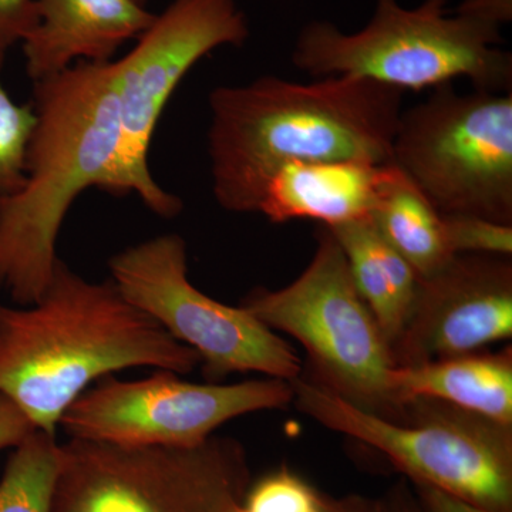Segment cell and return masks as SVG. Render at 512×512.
Listing matches in <instances>:
<instances>
[{"mask_svg": "<svg viewBox=\"0 0 512 512\" xmlns=\"http://www.w3.org/2000/svg\"><path fill=\"white\" fill-rule=\"evenodd\" d=\"M200 366L195 350L126 301L111 279L87 281L62 259L39 301L0 303V394L36 430L56 434L67 407L101 377L131 367L184 376Z\"/></svg>", "mask_w": 512, "mask_h": 512, "instance_id": "1", "label": "cell"}, {"mask_svg": "<svg viewBox=\"0 0 512 512\" xmlns=\"http://www.w3.org/2000/svg\"><path fill=\"white\" fill-rule=\"evenodd\" d=\"M402 100L399 90L349 76L217 87L208 131L215 200L227 211L255 212L262 181L288 161L392 164Z\"/></svg>", "mask_w": 512, "mask_h": 512, "instance_id": "2", "label": "cell"}, {"mask_svg": "<svg viewBox=\"0 0 512 512\" xmlns=\"http://www.w3.org/2000/svg\"><path fill=\"white\" fill-rule=\"evenodd\" d=\"M36 127L20 190L0 197V292L39 301L64 218L89 188L109 190L120 141L113 62H77L35 83Z\"/></svg>", "mask_w": 512, "mask_h": 512, "instance_id": "3", "label": "cell"}, {"mask_svg": "<svg viewBox=\"0 0 512 512\" xmlns=\"http://www.w3.org/2000/svg\"><path fill=\"white\" fill-rule=\"evenodd\" d=\"M447 2L424 0L409 9L399 0H375L369 23L353 33L312 20L296 37L292 63L316 79L357 77L402 93L457 79L485 92H511L512 55L500 47L501 30L450 13Z\"/></svg>", "mask_w": 512, "mask_h": 512, "instance_id": "4", "label": "cell"}, {"mask_svg": "<svg viewBox=\"0 0 512 512\" xmlns=\"http://www.w3.org/2000/svg\"><path fill=\"white\" fill-rule=\"evenodd\" d=\"M299 412L375 448L410 483L431 485L470 503L512 512V426L453 404L414 397L390 421L302 375L289 380Z\"/></svg>", "mask_w": 512, "mask_h": 512, "instance_id": "5", "label": "cell"}, {"mask_svg": "<svg viewBox=\"0 0 512 512\" xmlns=\"http://www.w3.org/2000/svg\"><path fill=\"white\" fill-rule=\"evenodd\" d=\"M241 306L301 343L311 363L309 377L320 386L383 419H402L389 343L328 228L316 232L311 262L292 284L278 291L255 289Z\"/></svg>", "mask_w": 512, "mask_h": 512, "instance_id": "6", "label": "cell"}, {"mask_svg": "<svg viewBox=\"0 0 512 512\" xmlns=\"http://www.w3.org/2000/svg\"><path fill=\"white\" fill-rule=\"evenodd\" d=\"M249 484L247 451L231 437L195 447L70 439L50 512H237Z\"/></svg>", "mask_w": 512, "mask_h": 512, "instance_id": "7", "label": "cell"}, {"mask_svg": "<svg viewBox=\"0 0 512 512\" xmlns=\"http://www.w3.org/2000/svg\"><path fill=\"white\" fill-rule=\"evenodd\" d=\"M392 164L440 214L512 225V92L437 87L400 114Z\"/></svg>", "mask_w": 512, "mask_h": 512, "instance_id": "8", "label": "cell"}, {"mask_svg": "<svg viewBox=\"0 0 512 512\" xmlns=\"http://www.w3.org/2000/svg\"><path fill=\"white\" fill-rule=\"evenodd\" d=\"M249 23L235 0H174L114 63L120 141L109 194H136L163 218H174L183 201L157 184L148 151L161 114L187 73L218 47L242 46Z\"/></svg>", "mask_w": 512, "mask_h": 512, "instance_id": "9", "label": "cell"}, {"mask_svg": "<svg viewBox=\"0 0 512 512\" xmlns=\"http://www.w3.org/2000/svg\"><path fill=\"white\" fill-rule=\"evenodd\" d=\"M111 281L123 298L156 320L201 357L208 383L232 373L275 379L301 376L296 350L247 309L225 305L198 291L188 279L187 244L164 234L128 247L110 259Z\"/></svg>", "mask_w": 512, "mask_h": 512, "instance_id": "10", "label": "cell"}, {"mask_svg": "<svg viewBox=\"0 0 512 512\" xmlns=\"http://www.w3.org/2000/svg\"><path fill=\"white\" fill-rule=\"evenodd\" d=\"M158 370L147 379L104 376L63 413L59 426L70 439L121 446L195 447L222 424L244 414L286 409L288 380L265 377L234 384H198Z\"/></svg>", "mask_w": 512, "mask_h": 512, "instance_id": "11", "label": "cell"}, {"mask_svg": "<svg viewBox=\"0 0 512 512\" xmlns=\"http://www.w3.org/2000/svg\"><path fill=\"white\" fill-rule=\"evenodd\" d=\"M512 338V259L454 255L419 291L390 353L394 366L480 352Z\"/></svg>", "mask_w": 512, "mask_h": 512, "instance_id": "12", "label": "cell"}, {"mask_svg": "<svg viewBox=\"0 0 512 512\" xmlns=\"http://www.w3.org/2000/svg\"><path fill=\"white\" fill-rule=\"evenodd\" d=\"M399 175L393 164L288 161L262 181L255 212L275 224L312 220L336 227L366 220Z\"/></svg>", "mask_w": 512, "mask_h": 512, "instance_id": "13", "label": "cell"}, {"mask_svg": "<svg viewBox=\"0 0 512 512\" xmlns=\"http://www.w3.org/2000/svg\"><path fill=\"white\" fill-rule=\"evenodd\" d=\"M36 9V26L22 42L26 73L35 83L77 62H111L157 16L141 0H36Z\"/></svg>", "mask_w": 512, "mask_h": 512, "instance_id": "14", "label": "cell"}, {"mask_svg": "<svg viewBox=\"0 0 512 512\" xmlns=\"http://www.w3.org/2000/svg\"><path fill=\"white\" fill-rule=\"evenodd\" d=\"M392 387L402 406L414 397H430L512 426L511 345L500 352L394 367Z\"/></svg>", "mask_w": 512, "mask_h": 512, "instance_id": "15", "label": "cell"}, {"mask_svg": "<svg viewBox=\"0 0 512 512\" xmlns=\"http://www.w3.org/2000/svg\"><path fill=\"white\" fill-rule=\"evenodd\" d=\"M326 228L339 242L353 284L392 348L412 311L419 276L377 231L372 218Z\"/></svg>", "mask_w": 512, "mask_h": 512, "instance_id": "16", "label": "cell"}, {"mask_svg": "<svg viewBox=\"0 0 512 512\" xmlns=\"http://www.w3.org/2000/svg\"><path fill=\"white\" fill-rule=\"evenodd\" d=\"M373 224L420 279L429 278L453 258L443 217L402 173L373 212Z\"/></svg>", "mask_w": 512, "mask_h": 512, "instance_id": "17", "label": "cell"}, {"mask_svg": "<svg viewBox=\"0 0 512 512\" xmlns=\"http://www.w3.org/2000/svg\"><path fill=\"white\" fill-rule=\"evenodd\" d=\"M59 468L56 434L35 430L13 448L0 478V512H50Z\"/></svg>", "mask_w": 512, "mask_h": 512, "instance_id": "18", "label": "cell"}, {"mask_svg": "<svg viewBox=\"0 0 512 512\" xmlns=\"http://www.w3.org/2000/svg\"><path fill=\"white\" fill-rule=\"evenodd\" d=\"M237 512H379V500L360 494L333 497L282 466L251 481Z\"/></svg>", "mask_w": 512, "mask_h": 512, "instance_id": "19", "label": "cell"}, {"mask_svg": "<svg viewBox=\"0 0 512 512\" xmlns=\"http://www.w3.org/2000/svg\"><path fill=\"white\" fill-rule=\"evenodd\" d=\"M6 53L0 52V73ZM36 113L33 104H19L10 97L0 76V197L20 190L26 178V164Z\"/></svg>", "mask_w": 512, "mask_h": 512, "instance_id": "20", "label": "cell"}, {"mask_svg": "<svg viewBox=\"0 0 512 512\" xmlns=\"http://www.w3.org/2000/svg\"><path fill=\"white\" fill-rule=\"evenodd\" d=\"M447 245L453 255H512V225L477 215L441 214Z\"/></svg>", "mask_w": 512, "mask_h": 512, "instance_id": "21", "label": "cell"}, {"mask_svg": "<svg viewBox=\"0 0 512 512\" xmlns=\"http://www.w3.org/2000/svg\"><path fill=\"white\" fill-rule=\"evenodd\" d=\"M36 22V0H0V52L22 43Z\"/></svg>", "mask_w": 512, "mask_h": 512, "instance_id": "22", "label": "cell"}, {"mask_svg": "<svg viewBox=\"0 0 512 512\" xmlns=\"http://www.w3.org/2000/svg\"><path fill=\"white\" fill-rule=\"evenodd\" d=\"M451 13L501 30L512 22V0H461Z\"/></svg>", "mask_w": 512, "mask_h": 512, "instance_id": "23", "label": "cell"}, {"mask_svg": "<svg viewBox=\"0 0 512 512\" xmlns=\"http://www.w3.org/2000/svg\"><path fill=\"white\" fill-rule=\"evenodd\" d=\"M35 430L29 417L0 394V451L19 446Z\"/></svg>", "mask_w": 512, "mask_h": 512, "instance_id": "24", "label": "cell"}, {"mask_svg": "<svg viewBox=\"0 0 512 512\" xmlns=\"http://www.w3.org/2000/svg\"><path fill=\"white\" fill-rule=\"evenodd\" d=\"M423 512H500L470 503L464 498L427 484L412 483Z\"/></svg>", "mask_w": 512, "mask_h": 512, "instance_id": "25", "label": "cell"}, {"mask_svg": "<svg viewBox=\"0 0 512 512\" xmlns=\"http://www.w3.org/2000/svg\"><path fill=\"white\" fill-rule=\"evenodd\" d=\"M379 512H423L413 485L407 478L392 485L382 498H379Z\"/></svg>", "mask_w": 512, "mask_h": 512, "instance_id": "26", "label": "cell"}, {"mask_svg": "<svg viewBox=\"0 0 512 512\" xmlns=\"http://www.w3.org/2000/svg\"><path fill=\"white\" fill-rule=\"evenodd\" d=\"M141 2H143V0H141Z\"/></svg>", "mask_w": 512, "mask_h": 512, "instance_id": "27", "label": "cell"}]
</instances>
